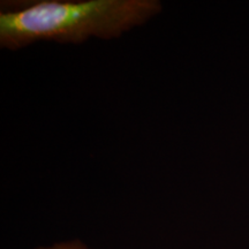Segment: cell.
<instances>
[{"label":"cell","mask_w":249,"mask_h":249,"mask_svg":"<svg viewBox=\"0 0 249 249\" xmlns=\"http://www.w3.org/2000/svg\"><path fill=\"white\" fill-rule=\"evenodd\" d=\"M160 0H40L0 13V46L9 51L38 42L79 45L114 39L160 15Z\"/></svg>","instance_id":"obj_1"},{"label":"cell","mask_w":249,"mask_h":249,"mask_svg":"<svg viewBox=\"0 0 249 249\" xmlns=\"http://www.w3.org/2000/svg\"><path fill=\"white\" fill-rule=\"evenodd\" d=\"M35 249H93L89 247L86 242H83L80 239H71V240L57 242V244L50 246H39Z\"/></svg>","instance_id":"obj_2"}]
</instances>
